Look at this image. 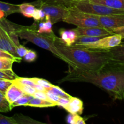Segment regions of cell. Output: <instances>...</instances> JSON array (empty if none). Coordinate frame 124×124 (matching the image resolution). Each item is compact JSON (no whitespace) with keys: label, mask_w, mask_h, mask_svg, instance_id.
Masks as SVG:
<instances>
[{"label":"cell","mask_w":124,"mask_h":124,"mask_svg":"<svg viewBox=\"0 0 124 124\" xmlns=\"http://www.w3.org/2000/svg\"><path fill=\"white\" fill-rule=\"evenodd\" d=\"M82 82L95 85L114 100L124 99V63L110 61L96 71H82L71 68L59 83Z\"/></svg>","instance_id":"1"},{"label":"cell","mask_w":124,"mask_h":124,"mask_svg":"<svg viewBox=\"0 0 124 124\" xmlns=\"http://www.w3.org/2000/svg\"><path fill=\"white\" fill-rule=\"evenodd\" d=\"M54 44L58 50L73 63L76 69L82 71H96L111 61L109 50L86 48L78 46H68L55 36Z\"/></svg>","instance_id":"2"},{"label":"cell","mask_w":124,"mask_h":124,"mask_svg":"<svg viewBox=\"0 0 124 124\" xmlns=\"http://www.w3.org/2000/svg\"><path fill=\"white\" fill-rule=\"evenodd\" d=\"M13 27L15 32L18 37L30 41L41 48L50 51L57 58L66 62L70 68L74 69L76 68L75 64L63 55L56 48L54 44L56 35L53 32L52 33H40L38 32L34 25L21 26L14 24Z\"/></svg>","instance_id":"3"},{"label":"cell","mask_w":124,"mask_h":124,"mask_svg":"<svg viewBox=\"0 0 124 124\" xmlns=\"http://www.w3.org/2000/svg\"><path fill=\"white\" fill-rule=\"evenodd\" d=\"M62 21L79 27H102L100 24L98 16L85 13L75 8L67 9Z\"/></svg>","instance_id":"4"},{"label":"cell","mask_w":124,"mask_h":124,"mask_svg":"<svg viewBox=\"0 0 124 124\" xmlns=\"http://www.w3.org/2000/svg\"><path fill=\"white\" fill-rule=\"evenodd\" d=\"M73 8L98 16L124 14V10L111 8L104 5L94 3L90 1H80L78 2Z\"/></svg>","instance_id":"5"},{"label":"cell","mask_w":124,"mask_h":124,"mask_svg":"<svg viewBox=\"0 0 124 124\" xmlns=\"http://www.w3.org/2000/svg\"><path fill=\"white\" fill-rule=\"evenodd\" d=\"M33 4L36 8H41L44 11L46 15V20L50 19L52 24H55L62 21L67 10V8L62 6L44 1V0H38Z\"/></svg>","instance_id":"6"},{"label":"cell","mask_w":124,"mask_h":124,"mask_svg":"<svg viewBox=\"0 0 124 124\" xmlns=\"http://www.w3.org/2000/svg\"><path fill=\"white\" fill-rule=\"evenodd\" d=\"M18 35L15 31L7 33L1 27L0 32V50L12 54L17 61L20 62L22 58H19L16 53V48L19 45Z\"/></svg>","instance_id":"7"},{"label":"cell","mask_w":124,"mask_h":124,"mask_svg":"<svg viewBox=\"0 0 124 124\" xmlns=\"http://www.w3.org/2000/svg\"><path fill=\"white\" fill-rule=\"evenodd\" d=\"M122 37L117 34L108 35L102 38L98 41L93 43L79 46L78 47H84L90 49L98 50H109L111 48L119 46L122 43Z\"/></svg>","instance_id":"8"},{"label":"cell","mask_w":124,"mask_h":124,"mask_svg":"<svg viewBox=\"0 0 124 124\" xmlns=\"http://www.w3.org/2000/svg\"><path fill=\"white\" fill-rule=\"evenodd\" d=\"M98 19L101 26L110 31L124 25V14L98 16Z\"/></svg>","instance_id":"9"},{"label":"cell","mask_w":124,"mask_h":124,"mask_svg":"<svg viewBox=\"0 0 124 124\" xmlns=\"http://www.w3.org/2000/svg\"><path fill=\"white\" fill-rule=\"evenodd\" d=\"M78 36H104L113 35L109 30L101 27H79L73 29Z\"/></svg>","instance_id":"10"},{"label":"cell","mask_w":124,"mask_h":124,"mask_svg":"<svg viewBox=\"0 0 124 124\" xmlns=\"http://www.w3.org/2000/svg\"><path fill=\"white\" fill-rule=\"evenodd\" d=\"M25 94H26L14 82L10 86L9 88L7 89L6 93H5L6 99L11 104V106H12V104L14 102H15L17 99H19V98H21L23 96L25 95Z\"/></svg>","instance_id":"11"},{"label":"cell","mask_w":124,"mask_h":124,"mask_svg":"<svg viewBox=\"0 0 124 124\" xmlns=\"http://www.w3.org/2000/svg\"><path fill=\"white\" fill-rule=\"evenodd\" d=\"M59 35L61 41L65 45L68 46H72L76 41L78 35L74 29L71 30H65L61 29L59 30Z\"/></svg>","instance_id":"12"},{"label":"cell","mask_w":124,"mask_h":124,"mask_svg":"<svg viewBox=\"0 0 124 124\" xmlns=\"http://www.w3.org/2000/svg\"><path fill=\"white\" fill-rule=\"evenodd\" d=\"M64 109L69 113L81 115L83 111V102L79 98L71 97L70 102L64 108Z\"/></svg>","instance_id":"13"},{"label":"cell","mask_w":124,"mask_h":124,"mask_svg":"<svg viewBox=\"0 0 124 124\" xmlns=\"http://www.w3.org/2000/svg\"><path fill=\"white\" fill-rule=\"evenodd\" d=\"M111 54V61L124 63V44L109 49Z\"/></svg>","instance_id":"14"},{"label":"cell","mask_w":124,"mask_h":124,"mask_svg":"<svg viewBox=\"0 0 124 124\" xmlns=\"http://www.w3.org/2000/svg\"><path fill=\"white\" fill-rule=\"evenodd\" d=\"M89 1L116 9L124 10V0H90Z\"/></svg>","instance_id":"15"},{"label":"cell","mask_w":124,"mask_h":124,"mask_svg":"<svg viewBox=\"0 0 124 124\" xmlns=\"http://www.w3.org/2000/svg\"><path fill=\"white\" fill-rule=\"evenodd\" d=\"M27 106L38 108L51 107L56 106V104L48 100L38 99V98H36L33 96V98H32L29 101Z\"/></svg>","instance_id":"16"},{"label":"cell","mask_w":124,"mask_h":124,"mask_svg":"<svg viewBox=\"0 0 124 124\" xmlns=\"http://www.w3.org/2000/svg\"><path fill=\"white\" fill-rule=\"evenodd\" d=\"M0 11L3 12L7 16L8 15L19 12V5L12 4L0 1Z\"/></svg>","instance_id":"17"},{"label":"cell","mask_w":124,"mask_h":124,"mask_svg":"<svg viewBox=\"0 0 124 124\" xmlns=\"http://www.w3.org/2000/svg\"><path fill=\"white\" fill-rule=\"evenodd\" d=\"M36 8L33 4L23 3L19 5V12L27 18H32Z\"/></svg>","instance_id":"18"},{"label":"cell","mask_w":124,"mask_h":124,"mask_svg":"<svg viewBox=\"0 0 124 124\" xmlns=\"http://www.w3.org/2000/svg\"><path fill=\"white\" fill-rule=\"evenodd\" d=\"M90 0H46L47 2L55 4L69 9L73 8L75 5L80 1H89Z\"/></svg>","instance_id":"19"},{"label":"cell","mask_w":124,"mask_h":124,"mask_svg":"<svg viewBox=\"0 0 124 124\" xmlns=\"http://www.w3.org/2000/svg\"><path fill=\"white\" fill-rule=\"evenodd\" d=\"M102 36H79L76 38V41L73 44V46H79L87 44L93 43L102 38Z\"/></svg>","instance_id":"20"},{"label":"cell","mask_w":124,"mask_h":124,"mask_svg":"<svg viewBox=\"0 0 124 124\" xmlns=\"http://www.w3.org/2000/svg\"><path fill=\"white\" fill-rule=\"evenodd\" d=\"M12 109L11 104L6 99L5 94L0 92V112L7 113L11 111Z\"/></svg>","instance_id":"21"},{"label":"cell","mask_w":124,"mask_h":124,"mask_svg":"<svg viewBox=\"0 0 124 124\" xmlns=\"http://www.w3.org/2000/svg\"><path fill=\"white\" fill-rule=\"evenodd\" d=\"M52 25L51 21L47 19L46 21L42 22L39 25V29L37 30L38 32L40 33H53L52 30Z\"/></svg>","instance_id":"22"},{"label":"cell","mask_w":124,"mask_h":124,"mask_svg":"<svg viewBox=\"0 0 124 124\" xmlns=\"http://www.w3.org/2000/svg\"><path fill=\"white\" fill-rule=\"evenodd\" d=\"M16 124H42L23 115H15L13 116Z\"/></svg>","instance_id":"23"},{"label":"cell","mask_w":124,"mask_h":124,"mask_svg":"<svg viewBox=\"0 0 124 124\" xmlns=\"http://www.w3.org/2000/svg\"><path fill=\"white\" fill-rule=\"evenodd\" d=\"M67 122L71 124H85V121L78 114L69 113L67 117Z\"/></svg>","instance_id":"24"},{"label":"cell","mask_w":124,"mask_h":124,"mask_svg":"<svg viewBox=\"0 0 124 124\" xmlns=\"http://www.w3.org/2000/svg\"><path fill=\"white\" fill-rule=\"evenodd\" d=\"M33 98V96L32 95H29V94H25V95L23 96L19 99H17L15 102L12 104V107L13 108V107L18 106H27L29 103V101Z\"/></svg>","instance_id":"25"},{"label":"cell","mask_w":124,"mask_h":124,"mask_svg":"<svg viewBox=\"0 0 124 124\" xmlns=\"http://www.w3.org/2000/svg\"><path fill=\"white\" fill-rule=\"evenodd\" d=\"M46 90H48L49 92H50L51 93H53L55 95L58 96L59 98H71V96H70V94H69L68 93H67L66 92H64L63 90H62L61 88H59L58 86L55 85H52V87H51L50 88L47 89Z\"/></svg>","instance_id":"26"},{"label":"cell","mask_w":124,"mask_h":124,"mask_svg":"<svg viewBox=\"0 0 124 124\" xmlns=\"http://www.w3.org/2000/svg\"><path fill=\"white\" fill-rule=\"evenodd\" d=\"M15 61L13 59L7 58H0V70H12Z\"/></svg>","instance_id":"27"},{"label":"cell","mask_w":124,"mask_h":124,"mask_svg":"<svg viewBox=\"0 0 124 124\" xmlns=\"http://www.w3.org/2000/svg\"><path fill=\"white\" fill-rule=\"evenodd\" d=\"M14 82L16 84L22 85H26L31 86V87H34L36 85V83L34 81L33 78H21L18 77L17 78L13 80Z\"/></svg>","instance_id":"28"},{"label":"cell","mask_w":124,"mask_h":124,"mask_svg":"<svg viewBox=\"0 0 124 124\" xmlns=\"http://www.w3.org/2000/svg\"><path fill=\"white\" fill-rule=\"evenodd\" d=\"M18 77L12 70H0V79L13 80Z\"/></svg>","instance_id":"29"},{"label":"cell","mask_w":124,"mask_h":124,"mask_svg":"<svg viewBox=\"0 0 124 124\" xmlns=\"http://www.w3.org/2000/svg\"><path fill=\"white\" fill-rule=\"evenodd\" d=\"M13 80L0 79V92L5 94L10 86L13 84Z\"/></svg>","instance_id":"30"},{"label":"cell","mask_w":124,"mask_h":124,"mask_svg":"<svg viewBox=\"0 0 124 124\" xmlns=\"http://www.w3.org/2000/svg\"><path fill=\"white\" fill-rule=\"evenodd\" d=\"M33 18L35 19V21H42L46 18V15L44 11L42 9L39 8H36L35 10V12H34L33 15Z\"/></svg>","instance_id":"31"},{"label":"cell","mask_w":124,"mask_h":124,"mask_svg":"<svg viewBox=\"0 0 124 124\" xmlns=\"http://www.w3.org/2000/svg\"><path fill=\"white\" fill-rule=\"evenodd\" d=\"M19 87H20L21 89L26 94H29V95H33L34 93L36 92V89H35L34 87H31V86L29 85H22V84H16Z\"/></svg>","instance_id":"32"},{"label":"cell","mask_w":124,"mask_h":124,"mask_svg":"<svg viewBox=\"0 0 124 124\" xmlns=\"http://www.w3.org/2000/svg\"><path fill=\"white\" fill-rule=\"evenodd\" d=\"M36 58H37L36 53L35 51L31 50H29L28 52L24 57V60L26 61L27 62H31L35 61L36 60Z\"/></svg>","instance_id":"33"},{"label":"cell","mask_w":124,"mask_h":124,"mask_svg":"<svg viewBox=\"0 0 124 124\" xmlns=\"http://www.w3.org/2000/svg\"><path fill=\"white\" fill-rule=\"evenodd\" d=\"M33 79L35 83L41 85V86L44 87L46 90L50 88L51 87H52V85H53L51 83H50L48 81L44 79H40L38 78H33Z\"/></svg>","instance_id":"34"},{"label":"cell","mask_w":124,"mask_h":124,"mask_svg":"<svg viewBox=\"0 0 124 124\" xmlns=\"http://www.w3.org/2000/svg\"><path fill=\"white\" fill-rule=\"evenodd\" d=\"M16 53L18 55V56L21 58H24V56L27 53L28 51H29V49H27L24 46H22V45L19 44L16 48Z\"/></svg>","instance_id":"35"},{"label":"cell","mask_w":124,"mask_h":124,"mask_svg":"<svg viewBox=\"0 0 124 124\" xmlns=\"http://www.w3.org/2000/svg\"><path fill=\"white\" fill-rule=\"evenodd\" d=\"M0 124H16L13 117H8L0 114Z\"/></svg>","instance_id":"36"},{"label":"cell","mask_w":124,"mask_h":124,"mask_svg":"<svg viewBox=\"0 0 124 124\" xmlns=\"http://www.w3.org/2000/svg\"><path fill=\"white\" fill-rule=\"evenodd\" d=\"M70 99H71V98H59V100L57 102V105L59 107H61L63 108H64L69 104Z\"/></svg>","instance_id":"37"},{"label":"cell","mask_w":124,"mask_h":124,"mask_svg":"<svg viewBox=\"0 0 124 124\" xmlns=\"http://www.w3.org/2000/svg\"><path fill=\"white\" fill-rule=\"evenodd\" d=\"M46 92V94H47V98H48V100H49L50 101L56 103L57 105V102H58V101L59 100V97L58 96L55 95V94H53V93H51L50 92H49V91L48 90H46V92Z\"/></svg>","instance_id":"38"},{"label":"cell","mask_w":124,"mask_h":124,"mask_svg":"<svg viewBox=\"0 0 124 124\" xmlns=\"http://www.w3.org/2000/svg\"><path fill=\"white\" fill-rule=\"evenodd\" d=\"M33 96L35 98H38V99H44V100H48V98L47 96L46 92H41V91H36L34 93ZM49 101V100H48Z\"/></svg>","instance_id":"39"},{"label":"cell","mask_w":124,"mask_h":124,"mask_svg":"<svg viewBox=\"0 0 124 124\" xmlns=\"http://www.w3.org/2000/svg\"><path fill=\"white\" fill-rule=\"evenodd\" d=\"M110 32L112 34L119 35L122 37V39H124V25L120 27L116 28V29H112L111 30H110Z\"/></svg>","instance_id":"40"},{"label":"cell","mask_w":124,"mask_h":124,"mask_svg":"<svg viewBox=\"0 0 124 124\" xmlns=\"http://www.w3.org/2000/svg\"><path fill=\"white\" fill-rule=\"evenodd\" d=\"M0 58H10V59H13L15 62H17V61L12 54H10V53H7V52H4L3 50H0Z\"/></svg>","instance_id":"41"},{"label":"cell","mask_w":124,"mask_h":124,"mask_svg":"<svg viewBox=\"0 0 124 124\" xmlns=\"http://www.w3.org/2000/svg\"><path fill=\"white\" fill-rule=\"evenodd\" d=\"M34 88L36 89V91H41V92H46V89L43 87L42 86H41V85L38 84H36L35 86L34 87Z\"/></svg>","instance_id":"42"},{"label":"cell","mask_w":124,"mask_h":124,"mask_svg":"<svg viewBox=\"0 0 124 124\" xmlns=\"http://www.w3.org/2000/svg\"><path fill=\"white\" fill-rule=\"evenodd\" d=\"M5 17H6V15H5L2 12L0 11V21H1V19H4V18H6Z\"/></svg>","instance_id":"43"},{"label":"cell","mask_w":124,"mask_h":124,"mask_svg":"<svg viewBox=\"0 0 124 124\" xmlns=\"http://www.w3.org/2000/svg\"><path fill=\"white\" fill-rule=\"evenodd\" d=\"M1 27L0 26V32H1Z\"/></svg>","instance_id":"44"},{"label":"cell","mask_w":124,"mask_h":124,"mask_svg":"<svg viewBox=\"0 0 124 124\" xmlns=\"http://www.w3.org/2000/svg\"><path fill=\"white\" fill-rule=\"evenodd\" d=\"M123 43H124V42H123Z\"/></svg>","instance_id":"45"}]
</instances>
